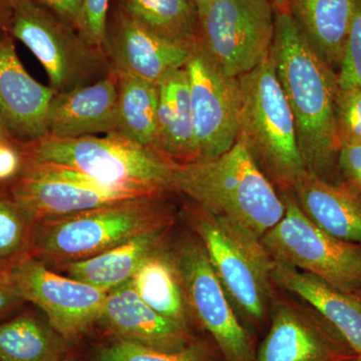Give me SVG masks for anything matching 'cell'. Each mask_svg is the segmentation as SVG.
Listing matches in <instances>:
<instances>
[{
  "mask_svg": "<svg viewBox=\"0 0 361 361\" xmlns=\"http://www.w3.org/2000/svg\"><path fill=\"white\" fill-rule=\"evenodd\" d=\"M270 56L293 116L306 170L327 182H342L338 177L341 146L336 120V71L318 56L287 9H276Z\"/></svg>",
  "mask_w": 361,
  "mask_h": 361,
  "instance_id": "obj_1",
  "label": "cell"
},
{
  "mask_svg": "<svg viewBox=\"0 0 361 361\" xmlns=\"http://www.w3.org/2000/svg\"><path fill=\"white\" fill-rule=\"evenodd\" d=\"M173 189L206 213L234 221L260 239L285 213L281 195L238 139L212 160L176 164Z\"/></svg>",
  "mask_w": 361,
  "mask_h": 361,
  "instance_id": "obj_2",
  "label": "cell"
},
{
  "mask_svg": "<svg viewBox=\"0 0 361 361\" xmlns=\"http://www.w3.org/2000/svg\"><path fill=\"white\" fill-rule=\"evenodd\" d=\"M18 149L23 161L73 169L114 189L146 197L174 192L176 164L157 149L115 133L73 139L47 137Z\"/></svg>",
  "mask_w": 361,
  "mask_h": 361,
  "instance_id": "obj_3",
  "label": "cell"
},
{
  "mask_svg": "<svg viewBox=\"0 0 361 361\" xmlns=\"http://www.w3.org/2000/svg\"><path fill=\"white\" fill-rule=\"evenodd\" d=\"M164 196L132 199L33 224L28 255L73 262L94 257L135 237L168 229L170 212Z\"/></svg>",
  "mask_w": 361,
  "mask_h": 361,
  "instance_id": "obj_4",
  "label": "cell"
},
{
  "mask_svg": "<svg viewBox=\"0 0 361 361\" xmlns=\"http://www.w3.org/2000/svg\"><path fill=\"white\" fill-rule=\"evenodd\" d=\"M239 78L238 140L266 177L282 192L292 191L307 173L299 149L293 116L271 56Z\"/></svg>",
  "mask_w": 361,
  "mask_h": 361,
  "instance_id": "obj_5",
  "label": "cell"
},
{
  "mask_svg": "<svg viewBox=\"0 0 361 361\" xmlns=\"http://www.w3.org/2000/svg\"><path fill=\"white\" fill-rule=\"evenodd\" d=\"M197 209L195 231L233 307L249 322H262L273 297V259L260 238L243 226Z\"/></svg>",
  "mask_w": 361,
  "mask_h": 361,
  "instance_id": "obj_6",
  "label": "cell"
},
{
  "mask_svg": "<svg viewBox=\"0 0 361 361\" xmlns=\"http://www.w3.org/2000/svg\"><path fill=\"white\" fill-rule=\"evenodd\" d=\"M11 35L37 56L56 94L94 84L111 71L101 47L89 44L75 28L33 0L13 8Z\"/></svg>",
  "mask_w": 361,
  "mask_h": 361,
  "instance_id": "obj_7",
  "label": "cell"
},
{
  "mask_svg": "<svg viewBox=\"0 0 361 361\" xmlns=\"http://www.w3.org/2000/svg\"><path fill=\"white\" fill-rule=\"evenodd\" d=\"M280 195L283 218L260 239L270 257L346 293L361 291V246L341 241L311 222L291 191Z\"/></svg>",
  "mask_w": 361,
  "mask_h": 361,
  "instance_id": "obj_8",
  "label": "cell"
},
{
  "mask_svg": "<svg viewBox=\"0 0 361 361\" xmlns=\"http://www.w3.org/2000/svg\"><path fill=\"white\" fill-rule=\"evenodd\" d=\"M275 14L270 0H215L198 9L199 44L225 75L242 77L269 58Z\"/></svg>",
  "mask_w": 361,
  "mask_h": 361,
  "instance_id": "obj_9",
  "label": "cell"
},
{
  "mask_svg": "<svg viewBox=\"0 0 361 361\" xmlns=\"http://www.w3.org/2000/svg\"><path fill=\"white\" fill-rule=\"evenodd\" d=\"M188 307L213 337L225 361H256V351L216 274L200 239H185L172 252Z\"/></svg>",
  "mask_w": 361,
  "mask_h": 361,
  "instance_id": "obj_10",
  "label": "cell"
},
{
  "mask_svg": "<svg viewBox=\"0 0 361 361\" xmlns=\"http://www.w3.org/2000/svg\"><path fill=\"white\" fill-rule=\"evenodd\" d=\"M9 191L33 223L146 197L114 189L73 169L30 161H23Z\"/></svg>",
  "mask_w": 361,
  "mask_h": 361,
  "instance_id": "obj_11",
  "label": "cell"
},
{
  "mask_svg": "<svg viewBox=\"0 0 361 361\" xmlns=\"http://www.w3.org/2000/svg\"><path fill=\"white\" fill-rule=\"evenodd\" d=\"M196 133L198 161L212 160L234 146L239 135L241 89L196 42L185 66Z\"/></svg>",
  "mask_w": 361,
  "mask_h": 361,
  "instance_id": "obj_12",
  "label": "cell"
},
{
  "mask_svg": "<svg viewBox=\"0 0 361 361\" xmlns=\"http://www.w3.org/2000/svg\"><path fill=\"white\" fill-rule=\"evenodd\" d=\"M7 275L21 298L44 311L63 338L80 336L102 319L108 292L56 274L39 259L25 256Z\"/></svg>",
  "mask_w": 361,
  "mask_h": 361,
  "instance_id": "obj_13",
  "label": "cell"
},
{
  "mask_svg": "<svg viewBox=\"0 0 361 361\" xmlns=\"http://www.w3.org/2000/svg\"><path fill=\"white\" fill-rule=\"evenodd\" d=\"M256 361H350L356 355L329 322L298 304L277 299Z\"/></svg>",
  "mask_w": 361,
  "mask_h": 361,
  "instance_id": "obj_14",
  "label": "cell"
},
{
  "mask_svg": "<svg viewBox=\"0 0 361 361\" xmlns=\"http://www.w3.org/2000/svg\"><path fill=\"white\" fill-rule=\"evenodd\" d=\"M192 47L148 32L118 7L109 18L103 45L111 70L157 85L173 71L185 68Z\"/></svg>",
  "mask_w": 361,
  "mask_h": 361,
  "instance_id": "obj_15",
  "label": "cell"
},
{
  "mask_svg": "<svg viewBox=\"0 0 361 361\" xmlns=\"http://www.w3.org/2000/svg\"><path fill=\"white\" fill-rule=\"evenodd\" d=\"M54 90L30 77L16 54L14 39H0V116L16 146L47 137V116Z\"/></svg>",
  "mask_w": 361,
  "mask_h": 361,
  "instance_id": "obj_16",
  "label": "cell"
},
{
  "mask_svg": "<svg viewBox=\"0 0 361 361\" xmlns=\"http://www.w3.org/2000/svg\"><path fill=\"white\" fill-rule=\"evenodd\" d=\"M118 75L115 71L94 84L54 94L47 116V137H89L115 132Z\"/></svg>",
  "mask_w": 361,
  "mask_h": 361,
  "instance_id": "obj_17",
  "label": "cell"
},
{
  "mask_svg": "<svg viewBox=\"0 0 361 361\" xmlns=\"http://www.w3.org/2000/svg\"><path fill=\"white\" fill-rule=\"evenodd\" d=\"M101 320L118 338L156 350L179 353L192 345L188 329L152 310L130 280L109 292Z\"/></svg>",
  "mask_w": 361,
  "mask_h": 361,
  "instance_id": "obj_18",
  "label": "cell"
},
{
  "mask_svg": "<svg viewBox=\"0 0 361 361\" xmlns=\"http://www.w3.org/2000/svg\"><path fill=\"white\" fill-rule=\"evenodd\" d=\"M271 282L310 304L325 322L361 355V300L356 293H346L315 275L273 260Z\"/></svg>",
  "mask_w": 361,
  "mask_h": 361,
  "instance_id": "obj_19",
  "label": "cell"
},
{
  "mask_svg": "<svg viewBox=\"0 0 361 361\" xmlns=\"http://www.w3.org/2000/svg\"><path fill=\"white\" fill-rule=\"evenodd\" d=\"M306 217L331 236L361 246V194L306 173L292 190Z\"/></svg>",
  "mask_w": 361,
  "mask_h": 361,
  "instance_id": "obj_20",
  "label": "cell"
},
{
  "mask_svg": "<svg viewBox=\"0 0 361 361\" xmlns=\"http://www.w3.org/2000/svg\"><path fill=\"white\" fill-rule=\"evenodd\" d=\"M158 87L157 151L177 165L198 161L186 68L173 71Z\"/></svg>",
  "mask_w": 361,
  "mask_h": 361,
  "instance_id": "obj_21",
  "label": "cell"
},
{
  "mask_svg": "<svg viewBox=\"0 0 361 361\" xmlns=\"http://www.w3.org/2000/svg\"><path fill=\"white\" fill-rule=\"evenodd\" d=\"M287 11L318 56L338 70L355 0H289Z\"/></svg>",
  "mask_w": 361,
  "mask_h": 361,
  "instance_id": "obj_22",
  "label": "cell"
},
{
  "mask_svg": "<svg viewBox=\"0 0 361 361\" xmlns=\"http://www.w3.org/2000/svg\"><path fill=\"white\" fill-rule=\"evenodd\" d=\"M167 229L140 235L94 257L66 263L68 276L111 292L130 281L142 263L163 243Z\"/></svg>",
  "mask_w": 361,
  "mask_h": 361,
  "instance_id": "obj_23",
  "label": "cell"
},
{
  "mask_svg": "<svg viewBox=\"0 0 361 361\" xmlns=\"http://www.w3.org/2000/svg\"><path fill=\"white\" fill-rule=\"evenodd\" d=\"M130 281L152 310L188 329L189 307L172 253L159 247L142 263Z\"/></svg>",
  "mask_w": 361,
  "mask_h": 361,
  "instance_id": "obj_24",
  "label": "cell"
},
{
  "mask_svg": "<svg viewBox=\"0 0 361 361\" xmlns=\"http://www.w3.org/2000/svg\"><path fill=\"white\" fill-rule=\"evenodd\" d=\"M118 75L115 134L156 149L159 87L128 73Z\"/></svg>",
  "mask_w": 361,
  "mask_h": 361,
  "instance_id": "obj_25",
  "label": "cell"
},
{
  "mask_svg": "<svg viewBox=\"0 0 361 361\" xmlns=\"http://www.w3.org/2000/svg\"><path fill=\"white\" fill-rule=\"evenodd\" d=\"M116 7L161 39L188 47L198 42V8L191 0H118Z\"/></svg>",
  "mask_w": 361,
  "mask_h": 361,
  "instance_id": "obj_26",
  "label": "cell"
},
{
  "mask_svg": "<svg viewBox=\"0 0 361 361\" xmlns=\"http://www.w3.org/2000/svg\"><path fill=\"white\" fill-rule=\"evenodd\" d=\"M63 337L32 314L0 324V361H59Z\"/></svg>",
  "mask_w": 361,
  "mask_h": 361,
  "instance_id": "obj_27",
  "label": "cell"
},
{
  "mask_svg": "<svg viewBox=\"0 0 361 361\" xmlns=\"http://www.w3.org/2000/svg\"><path fill=\"white\" fill-rule=\"evenodd\" d=\"M33 224L14 201L9 189L4 191L0 188V270L7 272L28 255Z\"/></svg>",
  "mask_w": 361,
  "mask_h": 361,
  "instance_id": "obj_28",
  "label": "cell"
},
{
  "mask_svg": "<svg viewBox=\"0 0 361 361\" xmlns=\"http://www.w3.org/2000/svg\"><path fill=\"white\" fill-rule=\"evenodd\" d=\"M94 361H213L201 348L191 345L179 353H165L123 339L104 346Z\"/></svg>",
  "mask_w": 361,
  "mask_h": 361,
  "instance_id": "obj_29",
  "label": "cell"
},
{
  "mask_svg": "<svg viewBox=\"0 0 361 361\" xmlns=\"http://www.w3.org/2000/svg\"><path fill=\"white\" fill-rule=\"evenodd\" d=\"M336 120L341 147L361 144V87H339Z\"/></svg>",
  "mask_w": 361,
  "mask_h": 361,
  "instance_id": "obj_30",
  "label": "cell"
},
{
  "mask_svg": "<svg viewBox=\"0 0 361 361\" xmlns=\"http://www.w3.org/2000/svg\"><path fill=\"white\" fill-rule=\"evenodd\" d=\"M337 80L341 89L361 87V0H355V11Z\"/></svg>",
  "mask_w": 361,
  "mask_h": 361,
  "instance_id": "obj_31",
  "label": "cell"
},
{
  "mask_svg": "<svg viewBox=\"0 0 361 361\" xmlns=\"http://www.w3.org/2000/svg\"><path fill=\"white\" fill-rule=\"evenodd\" d=\"M110 0H84L85 28L82 37L89 44L103 49L109 20Z\"/></svg>",
  "mask_w": 361,
  "mask_h": 361,
  "instance_id": "obj_32",
  "label": "cell"
},
{
  "mask_svg": "<svg viewBox=\"0 0 361 361\" xmlns=\"http://www.w3.org/2000/svg\"><path fill=\"white\" fill-rule=\"evenodd\" d=\"M49 9L82 35L85 28L84 0H33Z\"/></svg>",
  "mask_w": 361,
  "mask_h": 361,
  "instance_id": "obj_33",
  "label": "cell"
},
{
  "mask_svg": "<svg viewBox=\"0 0 361 361\" xmlns=\"http://www.w3.org/2000/svg\"><path fill=\"white\" fill-rule=\"evenodd\" d=\"M342 182L361 194V144L342 146L338 156Z\"/></svg>",
  "mask_w": 361,
  "mask_h": 361,
  "instance_id": "obj_34",
  "label": "cell"
},
{
  "mask_svg": "<svg viewBox=\"0 0 361 361\" xmlns=\"http://www.w3.org/2000/svg\"><path fill=\"white\" fill-rule=\"evenodd\" d=\"M23 159L18 147L0 144V182L13 180L20 173Z\"/></svg>",
  "mask_w": 361,
  "mask_h": 361,
  "instance_id": "obj_35",
  "label": "cell"
},
{
  "mask_svg": "<svg viewBox=\"0 0 361 361\" xmlns=\"http://www.w3.org/2000/svg\"><path fill=\"white\" fill-rule=\"evenodd\" d=\"M25 302L9 280L7 272L0 270V315L14 310Z\"/></svg>",
  "mask_w": 361,
  "mask_h": 361,
  "instance_id": "obj_36",
  "label": "cell"
},
{
  "mask_svg": "<svg viewBox=\"0 0 361 361\" xmlns=\"http://www.w3.org/2000/svg\"><path fill=\"white\" fill-rule=\"evenodd\" d=\"M11 18L13 9L0 4V39L11 35Z\"/></svg>",
  "mask_w": 361,
  "mask_h": 361,
  "instance_id": "obj_37",
  "label": "cell"
},
{
  "mask_svg": "<svg viewBox=\"0 0 361 361\" xmlns=\"http://www.w3.org/2000/svg\"><path fill=\"white\" fill-rule=\"evenodd\" d=\"M0 142H2V144L13 145V146L18 147L11 135H9L8 130H7L4 122H2L1 116H0Z\"/></svg>",
  "mask_w": 361,
  "mask_h": 361,
  "instance_id": "obj_38",
  "label": "cell"
},
{
  "mask_svg": "<svg viewBox=\"0 0 361 361\" xmlns=\"http://www.w3.org/2000/svg\"><path fill=\"white\" fill-rule=\"evenodd\" d=\"M288 1L289 0H270L271 4H272L275 8L278 9V11H283V9H287Z\"/></svg>",
  "mask_w": 361,
  "mask_h": 361,
  "instance_id": "obj_39",
  "label": "cell"
},
{
  "mask_svg": "<svg viewBox=\"0 0 361 361\" xmlns=\"http://www.w3.org/2000/svg\"><path fill=\"white\" fill-rule=\"evenodd\" d=\"M192 2L197 6V8L201 9L204 6H208L211 2L215 1V0H191Z\"/></svg>",
  "mask_w": 361,
  "mask_h": 361,
  "instance_id": "obj_40",
  "label": "cell"
},
{
  "mask_svg": "<svg viewBox=\"0 0 361 361\" xmlns=\"http://www.w3.org/2000/svg\"><path fill=\"white\" fill-rule=\"evenodd\" d=\"M20 1V0H0V4L13 9V7L16 6V4H18Z\"/></svg>",
  "mask_w": 361,
  "mask_h": 361,
  "instance_id": "obj_41",
  "label": "cell"
},
{
  "mask_svg": "<svg viewBox=\"0 0 361 361\" xmlns=\"http://www.w3.org/2000/svg\"><path fill=\"white\" fill-rule=\"evenodd\" d=\"M350 361H361V355H357L355 356L353 360H351Z\"/></svg>",
  "mask_w": 361,
  "mask_h": 361,
  "instance_id": "obj_42",
  "label": "cell"
},
{
  "mask_svg": "<svg viewBox=\"0 0 361 361\" xmlns=\"http://www.w3.org/2000/svg\"><path fill=\"white\" fill-rule=\"evenodd\" d=\"M59 361H75V360H71V358H68V357H66V358H63H63H61V360H59Z\"/></svg>",
  "mask_w": 361,
  "mask_h": 361,
  "instance_id": "obj_43",
  "label": "cell"
},
{
  "mask_svg": "<svg viewBox=\"0 0 361 361\" xmlns=\"http://www.w3.org/2000/svg\"><path fill=\"white\" fill-rule=\"evenodd\" d=\"M356 294H357V296L360 297V300H361V291L357 292V293H356Z\"/></svg>",
  "mask_w": 361,
  "mask_h": 361,
  "instance_id": "obj_44",
  "label": "cell"
},
{
  "mask_svg": "<svg viewBox=\"0 0 361 361\" xmlns=\"http://www.w3.org/2000/svg\"><path fill=\"white\" fill-rule=\"evenodd\" d=\"M0 144H2V142H0Z\"/></svg>",
  "mask_w": 361,
  "mask_h": 361,
  "instance_id": "obj_45",
  "label": "cell"
}]
</instances>
